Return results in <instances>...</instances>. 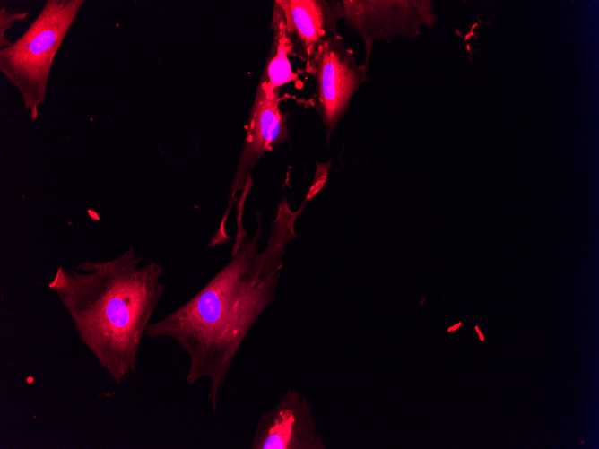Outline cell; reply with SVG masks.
<instances>
[{
	"mask_svg": "<svg viewBox=\"0 0 599 449\" xmlns=\"http://www.w3.org/2000/svg\"><path fill=\"white\" fill-rule=\"evenodd\" d=\"M306 202L291 211L287 199H282L261 252L262 217L256 212L253 237L231 248L229 263L188 301L146 328V337L169 338L187 352L188 384L209 380L207 397L213 412L242 342L275 298L282 256L286 246L298 237L295 221Z\"/></svg>",
	"mask_w": 599,
	"mask_h": 449,
	"instance_id": "cell-1",
	"label": "cell"
},
{
	"mask_svg": "<svg viewBox=\"0 0 599 449\" xmlns=\"http://www.w3.org/2000/svg\"><path fill=\"white\" fill-rule=\"evenodd\" d=\"M130 246L107 261L59 266L48 282L79 340L117 384L136 373L143 336L164 292L163 268Z\"/></svg>",
	"mask_w": 599,
	"mask_h": 449,
	"instance_id": "cell-2",
	"label": "cell"
},
{
	"mask_svg": "<svg viewBox=\"0 0 599 449\" xmlns=\"http://www.w3.org/2000/svg\"><path fill=\"white\" fill-rule=\"evenodd\" d=\"M84 0H48L26 31L0 50V70L20 92L30 118L45 102L52 61Z\"/></svg>",
	"mask_w": 599,
	"mask_h": 449,
	"instance_id": "cell-3",
	"label": "cell"
},
{
	"mask_svg": "<svg viewBox=\"0 0 599 449\" xmlns=\"http://www.w3.org/2000/svg\"><path fill=\"white\" fill-rule=\"evenodd\" d=\"M280 103L281 90L271 89L259 82L250 108L242 150L229 189L228 205L218 229L208 243L209 247L222 245L230 239L226 231V222L232 208L236 207L238 194L247 184H253L252 171L258 160L290 138L289 113L282 111Z\"/></svg>",
	"mask_w": 599,
	"mask_h": 449,
	"instance_id": "cell-4",
	"label": "cell"
},
{
	"mask_svg": "<svg viewBox=\"0 0 599 449\" xmlns=\"http://www.w3.org/2000/svg\"><path fill=\"white\" fill-rule=\"evenodd\" d=\"M367 66L357 63L353 50L338 34L319 47L306 67L315 83L311 104L321 119L328 144L354 94L368 79Z\"/></svg>",
	"mask_w": 599,
	"mask_h": 449,
	"instance_id": "cell-5",
	"label": "cell"
},
{
	"mask_svg": "<svg viewBox=\"0 0 599 449\" xmlns=\"http://www.w3.org/2000/svg\"><path fill=\"white\" fill-rule=\"evenodd\" d=\"M340 6L341 19L362 39L367 65L376 41L415 37L436 20L430 1L343 0Z\"/></svg>",
	"mask_w": 599,
	"mask_h": 449,
	"instance_id": "cell-6",
	"label": "cell"
},
{
	"mask_svg": "<svg viewBox=\"0 0 599 449\" xmlns=\"http://www.w3.org/2000/svg\"><path fill=\"white\" fill-rule=\"evenodd\" d=\"M251 449H325L311 405L299 391L289 389L280 402L261 414Z\"/></svg>",
	"mask_w": 599,
	"mask_h": 449,
	"instance_id": "cell-7",
	"label": "cell"
},
{
	"mask_svg": "<svg viewBox=\"0 0 599 449\" xmlns=\"http://www.w3.org/2000/svg\"><path fill=\"white\" fill-rule=\"evenodd\" d=\"M284 23L291 56L307 67L319 47L336 37L341 20L340 1L275 0Z\"/></svg>",
	"mask_w": 599,
	"mask_h": 449,
	"instance_id": "cell-8",
	"label": "cell"
},
{
	"mask_svg": "<svg viewBox=\"0 0 599 449\" xmlns=\"http://www.w3.org/2000/svg\"><path fill=\"white\" fill-rule=\"evenodd\" d=\"M273 39L259 82L271 89H279L294 82L298 74L292 71L290 62L291 49L286 37L283 18L278 5L273 2L271 18Z\"/></svg>",
	"mask_w": 599,
	"mask_h": 449,
	"instance_id": "cell-9",
	"label": "cell"
},
{
	"mask_svg": "<svg viewBox=\"0 0 599 449\" xmlns=\"http://www.w3.org/2000/svg\"><path fill=\"white\" fill-rule=\"evenodd\" d=\"M29 14L28 11L10 13L2 7L0 10V47L2 48L11 45V42L4 37L5 31L11 28L14 22L24 20Z\"/></svg>",
	"mask_w": 599,
	"mask_h": 449,
	"instance_id": "cell-10",
	"label": "cell"
},
{
	"mask_svg": "<svg viewBox=\"0 0 599 449\" xmlns=\"http://www.w3.org/2000/svg\"><path fill=\"white\" fill-rule=\"evenodd\" d=\"M475 330L477 331V333H478V335L480 336L481 341H484V337H483V335L482 334L481 331L478 329L477 326L475 327Z\"/></svg>",
	"mask_w": 599,
	"mask_h": 449,
	"instance_id": "cell-11",
	"label": "cell"
}]
</instances>
